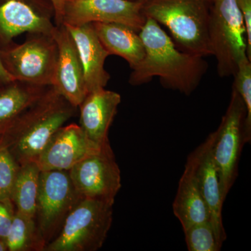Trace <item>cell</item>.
<instances>
[{
    "mask_svg": "<svg viewBox=\"0 0 251 251\" xmlns=\"http://www.w3.org/2000/svg\"><path fill=\"white\" fill-rule=\"evenodd\" d=\"M139 35L145 47V57L132 69L128 81L130 85H143L158 77L166 88L186 96L192 94L207 70L203 57L179 51L152 18H147Z\"/></svg>",
    "mask_w": 251,
    "mask_h": 251,
    "instance_id": "1",
    "label": "cell"
},
{
    "mask_svg": "<svg viewBox=\"0 0 251 251\" xmlns=\"http://www.w3.org/2000/svg\"><path fill=\"white\" fill-rule=\"evenodd\" d=\"M77 109L50 86L0 135V144L9 149L19 166L36 162L56 132L75 116Z\"/></svg>",
    "mask_w": 251,
    "mask_h": 251,
    "instance_id": "2",
    "label": "cell"
},
{
    "mask_svg": "<svg viewBox=\"0 0 251 251\" xmlns=\"http://www.w3.org/2000/svg\"><path fill=\"white\" fill-rule=\"evenodd\" d=\"M213 0H145L143 11L171 31L184 52L204 57L211 54L209 19Z\"/></svg>",
    "mask_w": 251,
    "mask_h": 251,
    "instance_id": "3",
    "label": "cell"
},
{
    "mask_svg": "<svg viewBox=\"0 0 251 251\" xmlns=\"http://www.w3.org/2000/svg\"><path fill=\"white\" fill-rule=\"evenodd\" d=\"M114 202L81 198L70 211L58 234L44 251H97L111 227Z\"/></svg>",
    "mask_w": 251,
    "mask_h": 251,
    "instance_id": "4",
    "label": "cell"
},
{
    "mask_svg": "<svg viewBox=\"0 0 251 251\" xmlns=\"http://www.w3.org/2000/svg\"><path fill=\"white\" fill-rule=\"evenodd\" d=\"M208 34L219 75H234L241 59L247 56V32L237 0H213Z\"/></svg>",
    "mask_w": 251,
    "mask_h": 251,
    "instance_id": "5",
    "label": "cell"
},
{
    "mask_svg": "<svg viewBox=\"0 0 251 251\" xmlns=\"http://www.w3.org/2000/svg\"><path fill=\"white\" fill-rule=\"evenodd\" d=\"M3 65L14 80L40 86L53 85L57 44L52 34L29 33L21 44L0 49Z\"/></svg>",
    "mask_w": 251,
    "mask_h": 251,
    "instance_id": "6",
    "label": "cell"
},
{
    "mask_svg": "<svg viewBox=\"0 0 251 251\" xmlns=\"http://www.w3.org/2000/svg\"><path fill=\"white\" fill-rule=\"evenodd\" d=\"M69 171H41L35 215L41 251L53 240L68 214L81 199Z\"/></svg>",
    "mask_w": 251,
    "mask_h": 251,
    "instance_id": "7",
    "label": "cell"
},
{
    "mask_svg": "<svg viewBox=\"0 0 251 251\" xmlns=\"http://www.w3.org/2000/svg\"><path fill=\"white\" fill-rule=\"evenodd\" d=\"M247 109L232 88L230 101L218 129L214 133L212 152L219 173L223 198L226 201L238 176L239 161L244 145Z\"/></svg>",
    "mask_w": 251,
    "mask_h": 251,
    "instance_id": "8",
    "label": "cell"
},
{
    "mask_svg": "<svg viewBox=\"0 0 251 251\" xmlns=\"http://www.w3.org/2000/svg\"><path fill=\"white\" fill-rule=\"evenodd\" d=\"M69 174L82 198L115 203L122 187L121 171L110 143L77 163Z\"/></svg>",
    "mask_w": 251,
    "mask_h": 251,
    "instance_id": "9",
    "label": "cell"
},
{
    "mask_svg": "<svg viewBox=\"0 0 251 251\" xmlns=\"http://www.w3.org/2000/svg\"><path fill=\"white\" fill-rule=\"evenodd\" d=\"M54 27L50 0H0V49L23 33L52 34Z\"/></svg>",
    "mask_w": 251,
    "mask_h": 251,
    "instance_id": "10",
    "label": "cell"
},
{
    "mask_svg": "<svg viewBox=\"0 0 251 251\" xmlns=\"http://www.w3.org/2000/svg\"><path fill=\"white\" fill-rule=\"evenodd\" d=\"M146 20L141 2L128 0H67L62 25L120 23L139 32Z\"/></svg>",
    "mask_w": 251,
    "mask_h": 251,
    "instance_id": "11",
    "label": "cell"
},
{
    "mask_svg": "<svg viewBox=\"0 0 251 251\" xmlns=\"http://www.w3.org/2000/svg\"><path fill=\"white\" fill-rule=\"evenodd\" d=\"M52 35L58 50L52 87L69 103L78 108L88 93L75 43L64 25H55Z\"/></svg>",
    "mask_w": 251,
    "mask_h": 251,
    "instance_id": "12",
    "label": "cell"
},
{
    "mask_svg": "<svg viewBox=\"0 0 251 251\" xmlns=\"http://www.w3.org/2000/svg\"><path fill=\"white\" fill-rule=\"evenodd\" d=\"M100 149L89 141L80 125L69 124L56 132L36 163L41 171H69Z\"/></svg>",
    "mask_w": 251,
    "mask_h": 251,
    "instance_id": "13",
    "label": "cell"
},
{
    "mask_svg": "<svg viewBox=\"0 0 251 251\" xmlns=\"http://www.w3.org/2000/svg\"><path fill=\"white\" fill-rule=\"evenodd\" d=\"M120 94L105 88L89 92L80 108V126L87 139L97 148L110 143L109 130L121 103Z\"/></svg>",
    "mask_w": 251,
    "mask_h": 251,
    "instance_id": "14",
    "label": "cell"
},
{
    "mask_svg": "<svg viewBox=\"0 0 251 251\" xmlns=\"http://www.w3.org/2000/svg\"><path fill=\"white\" fill-rule=\"evenodd\" d=\"M214 133L208 136L193 152L196 156V174L210 215V221L219 239L224 242L227 235L223 224L224 199L221 191L219 173L212 152Z\"/></svg>",
    "mask_w": 251,
    "mask_h": 251,
    "instance_id": "15",
    "label": "cell"
},
{
    "mask_svg": "<svg viewBox=\"0 0 251 251\" xmlns=\"http://www.w3.org/2000/svg\"><path fill=\"white\" fill-rule=\"evenodd\" d=\"M65 27L75 43L83 70L87 93L105 88L110 79V74L105 69V59L110 54L99 40L93 26L90 23Z\"/></svg>",
    "mask_w": 251,
    "mask_h": 251,
    "instance_id": "16",
    "label": "cell"
},
{
    "mask_svg": "<svg viewBox=\"0 0 251 251\" xmlns=\"http://www.w3.org/2000/svg\"><path fill=\"white\" fill-rule=\"evenodd\" d=\"M173 212L186 230L193 225L210 220L196 174L194 152L188 156L173 204Z\"/></svg>",
    "mask_w": 251,
    "mask_h": 251,
    "instance_id": "17",
    "label": "cell"
},
{
    "mask_svg": "<svg viewBox=\"0 0 251 251\" xmlns=\"http://www.w3.org/2000/svg\"><path fill=\"white\" fill-rule=\"evenodd\" d=\"M96 34L110 55L125 59L134 69L145 57V51L139 32L133 28L115 23H93Z\"/></svg>",
    "mask_w": 251,
    "mask_h": 251,
    "instance_id": "18",
    "label": "cell"
},
{
    "mask_svg": "<svg viewBox=\"0 0 251 251\" xmlns=\"http://www.w3.org/2000/svg\"><path fill=\"white\" fill-rule=\"evenodd\" d=\"M50 86L33 85L17 80L0 87V135L23 112L40 99Z\"/></svg>",
    "mask_w": 251,
    "mask_h": 251,
    "instance_id": "19",
    "label": "cell"
},
{
    "mask_svg": "<svg viewBox=\"0 0 251 251\" xmlns=\"http://www.w3.org/2000/svg\"><path fill=\"white\" fill-rule=\"evenodd\" d=\"M41 172L34 161L20 166L11 196L16 211L31 219H35Z\"/></svg>",
    "mask_w": 251,
    "mask_h": 251,
    "instance_id": "20",
    "label": "cell"
},
{
    "mask_svg": "<svg viewBox=\"0 0 251 251\" xmlns=\"http://www.w3.org/2000/svg\"><path fill=\"white\" fill-rule=\"evenodd\" d=\"M5 242L8 251H41L35 219L15 211Z\"/></svg>",
    "mask_w": 251,
    "mask_h": 251,
    "instance_id": "21",
    "label": "cell"
},
{
    "mask_svg": "<svg viewBox=\"0 0 251 251\" xmlns=\"http://www.w3.org/2000/svg\"><path fill=\"white\" fill-rule=\"evenodd\" d=\"M186 247L189 251H219L223 242L216 234L210 221L193 225L184 231Z\"/></svg>",
    "mask_w": 251,
    "mask_h": 251,
    "instance_id": "22",
    "label": "cell"
},
{
    "mask_svg": "<svg viewBox=\"0 0 251 251\" xmlns=\"http://www.w3.org/2000/svg\"><path fill=\"white\" fill-rule=\"evenodd\" d=\"M232 88L237 91L247 109L245 120V135L247 143L251 141V61L248 57L241 59L234 74Z\"/></svg>",
    "mask_w": 251,
    "mask_h": 251,
    "instance_id": "23",
    "label": "cell"
},
{
    "mask_svg": "<svg viewBox=\"0 0 251 251\" xmlns=\"http://www.w3.org/2000/svg\"><path fill=\"white\" fill-rule=\"evenodd\" d=\"M19 168L9 149L0 144V202L13 203L11 196Z\"/></svg>",
    "mask_w": 251,
    "mask_h": 251,
    "instance_id": "24",
    "label": "cell"
},
{
    "mask_svg": "<svg viewBox=\"0 0 251 251\" xmlns=\"http://www.w3.org/2000/svg\"><path fill=\"white\" fill-rule=\"evenodd\" d=\"M13 203L0 202V239L6 240L14 214Z\"/></svg>",
    "mask_w": 251,
    "mask_h": 251,
    "instance_id": "25",
    "label": "cell"
},
{
    "mask_svg": "<svg viewBox=\"0 0 251 251\" xmlns=\"http://www.w3.org/2000/svg\"><path fill=\"white\" fill-rule=\"evenodd\" d=\"M247 32V56L251 61V0H237Z\"/></svg>",
    "mask_w": 251,
    "mask_h": 251,
    "instance_id": "26",
    "label": "cell"
},
{
    "mask_svg": "<svg viewBox=\"0 0 251 251\" xmlns=\"http://www.w3.org/2000/svg\"><path fill=\"white\" fill-rule=\"evenodd\" d=\"M54 11V25H62L63 15H64V6L67 0H50Z\"/></svg>",
    "mask_w": 251,
    "mask_h": 251,
    "instance_id": "27",
    "label": "cell"
},
{
    "mask_svg": "<svg viewBox=\"0 0 251 251\" xmlns=\"http://www.w3.org/2000/svg\"><path fill=\"white\" fill-rule=\"evenodd\" d=\"M14 80V79L9 75V73L6 72V69H5L2 61H1V55H0V87L6 85V84L9 83Z\"/></svg>",
    "mask_w": 251,
    "mask_h": 251,
    "instance_id": "28",
    "label": "cell"
},
{
    "mask_svg": "<svg viewBox=\"0 0 251 251\" xmlns=\"http://www.w3.org/2000/svg\"><path fill=\"white\" fill-rule=\"evenodd\" d=\"M8 251L7 246H6V242L2 239H0V251Z\"/></svg>",
    "mask_w": 251,
    "mask_h": 251,
    "instance_id": "29",
    "label": "cell"
},
{
    "mask_svg": "<svg viewBox=\"0 0 251 251\" xmlns=\"http://www.w3.org/2000/svg\"><path fill=\"white\" fill-rule=\"evenodd\" d=\"M128 1H135V2H141L143 3L145 0H128Z\"/></svg>",
    "mask_w": 251,
    "mask_h": 251,
    "instance_id": "30",
    "label": "cell"
}]
</instances>
